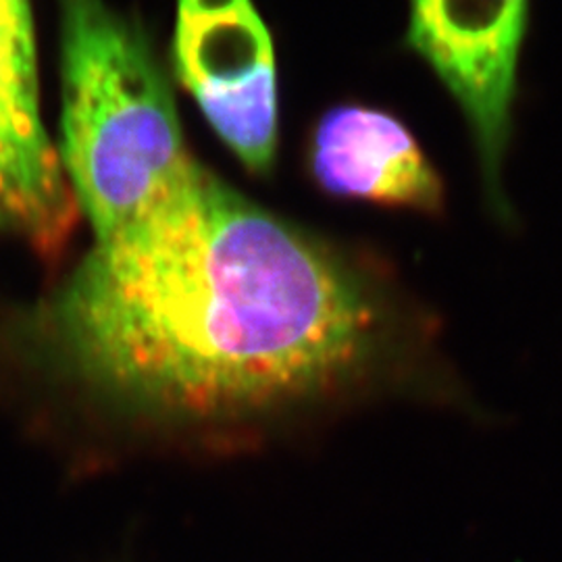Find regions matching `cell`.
Here are the masks:
<instances>
[{"mask_svg": "<svg viewBox=\"0 0 562 562\" xmlns=\"http://www.w3.org/2000/svg\"><path fill=\"white\" fill-rule=\"evenodd\" d=\"M50 317L97 382L199 415L322 387L357 362L373 325L322 241L192 157L140 215L94 240Z\"/></svg>", "mask_w": 562, "mask_h": 562, "instance_id": "cell-1", "label": "cell"}, {"mask_svg": "<svg viewBox=\"0 0 562 562\" xmlns=\"http://www.w3.org/2000/svg\"><path fill=\"white\" fill-rule=\"evenodd\" d=\"M59 4L60 167L99 240L140 215L190 155L140 27L106 0Z\"/></svg>", "mask_w": 562, "mask_h": 562, "instance_id": "cell-2", "label": "cell"}, {"mask_svg": "<svg viewBox=\"0 0 562 562\" xmlns=\"http://www.w3.org/2000/svg\"><path fill=\"white\" fill-rule=\"evenodd\" d=\"M173 69L217 138L252 173L278 153V67L252 0H178Z\"/></svg>", "mask_w": 562, "mask_h": 562, "instance_id": "cell-3", "label": "cell"}, {"mask_svg": "<svg viewBox=\"0 0 562 562\" xmlns=\"http://www.w3.org/2000/svg\"><path fill=\"white\" fill-rule=\"evenodd\" d=\"M529 0H411L406 41L459 102L498 201Z\"/></svg>", "mask_w": 562, "mask_h": 562, "instance_id": "cell-4", "label": "cell"}, {"mask_svg": "<svg viewBox=\"0 0 562 562\" xmlns=\"http://www.w3.org/2000/svg\"><path fill=\"white\" fill-rule=\"evenodd\" d=\"M76 220L59 150L42 123L30 0H0V234L55 255Z\"/></svg>", "mask_w": 562, "mask_h": 562, "instance_id": "cell-5", "label": "cell"}, {"mask_svg": "<svg viewBox=\"0 0 562 562\" xmlns=\"http://www.w3.org/2000/svg\"><path fill=\"white\" fill-rule=\"evenodd\" d=\"M308 169L329 196L438 215L443 181L422 144L387 111L338 104L317 121Z\"/></svg>", "mask_w": 562, "mask_h": 562, "instance_id": "cell-6", "label": "cell"}]
</instances>
